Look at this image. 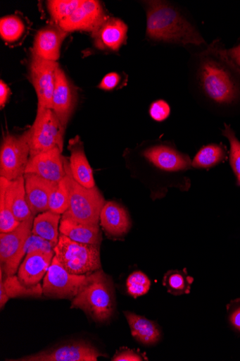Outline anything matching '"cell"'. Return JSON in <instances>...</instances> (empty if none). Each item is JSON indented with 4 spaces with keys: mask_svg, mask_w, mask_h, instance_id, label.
Masks as SVG:
<instances>
[{
    "mask_svg": "<svg viewBox=\"0 0 240 361\" xmlns=\"http://www.w3.org/2000/svg\"><path fill=\"white\" fill-rule=\"evenodd\" d=\"M147 35L156 41L194 45L204 43L196 29L175 9L160 1L148 3Z\"/></svg>",
    "mask_w": 240,
    "mask_h": 361,
    "instance_id": "obj_1",
    "label": "cell"
},
{
    "mask_svg": "<svg viewBox=\"0 0 240 361\" xmlns=\"http://www.w3.org/2000/svg\"><path fill=\"white\" fill-rule=\"evenodd\" d=\"M72 309H80L97 322L109 321L115 310V287L112 279L101 269L72 302Z\"/></svg>",
    "mask_w": 240,
    "mask_h": 361,
    "instance_id": "obj_2",
    "label": "cell"
},
{
    "mask_svg": "<svg viewBox=\"0 0 240 361\" xmlns=\"http://www.w3.org/2000/svg\"><path fill=\"white\" fill-rule=\"evenodd\" d=\"M63 163L70 188V207L63 215L79 222L99 226L101 209L106 203L104 197L96 186L87 188L74 178L70 159L63 157Z\"/></svg>",
    "mask_w": 240,
    "mask_h": 361,
    "instance_id": "obj_3",
    "label": "cell"
},
{
    "mask_svg": "<svg viewBox=\"0 0 240 361\" xmlns=\"http://www.w3.org/2000/svg\"><path fill=\"white\" fill-rule=\"evenodd\" d=\"M55 257L64 269L76 275H89L101 269L100 245L75 242L60 234Z\"/></svg>",
    "mask_w": 240,
    "mask_h": 361,
    "instance_id": "obj_4",
    "label": "cell"
},
{
    "mask_svg": "<svg viewBox=\"0 0 240 361\" xmlns=\"http://www.w3.org/2000/svg\"><path fill=\"white\" fill-rule=\"evenodd\" d=\"M65 129L52 109L39 107L37 118L28 130L30 157L55 148L63 151Z\"/></svg>",
    "mask_w": 240,
    "mask_h": 361,
    "instance_id": "obj_5",
    "label": "cell"
},
{
    "mask_svg": "<svg viewBox=\"0 0 240 361\" xmlns=\"http://www.w3.org/2000/svg\"><path fill=\"white\" fill-rule=\"evenodd\" d=\"M96 274L97 271L89 275L71 274L54 256L44 279V295L49 298L73 300L85 286L95 279Z\"/></svg>",
    "mask_w": 240,
    "mask_h": 361,
    "instance_id": "obj_6",
    "label": "cell"
},
{
    "mask_svg": "<svg viewBox=\"0 0 240 361\" xmlns=\"http://www.w3.org/2000/svg\"><path fill=\"white\" fill-rule=\"evenodd\" d=\"M30 153L28 130L5 137L0 150V177L13 181L24 176Z\"/></svg>",
    "mask_w": 240,
    "mask_h": 361,
    "instance_id": "obj_7",
    "label": "cell"
},
{
    "mask_svg": "<svg viewBox=\"0 0 240 361\" xmlns=\"http://www.w3.org/2000/svg\"><path fill=\"white\" fill-rule=\"evenodd\" d=\"M203 90L218 104H230L237 95V88L229 73L219 63L211 59L204 61L200 70Z\"/></svg>",
    "mask_w": 240,
    "mask_h": 361,
    "instance_id": "obj_8",
    "label": "cell"
},
{
    "mask_svg": "<svg viewBox=\"0 0 240 361\" xmlns=\"http://www.w3.org/2000/svg\"><path fill=\"white\" fill-rule=\"evenodd\" d=\"M101 356L107 357L99 352L91 344L86 342H74L61 345L41 351L36 354L26 355L15 361H97Z\"/></svg>",
    "mask_w": 240,
    "mask_h": 361,
    "instance_id": "obj_9",
    "label": "cell"
},
{
    "mask_svg": "<svg viewBox=\"0 0 240 361\" xmlns=\"http://www.w3.org/2000/svg\"><path fill=\"white\" fill-rule=\"evenodd\" d=\"M57 61L32 56L30 64V78L35 88L39 107L52 109Z\"/></svg>",
    "mask_w": 240,
    "mask_h": 361,
    "instance_id": "obj_10",
    "label": "cell"
},
{
    "mask_svg": "<svg viewBox=\"0 0 240 361\" xmlns=\"http://www.w3.org/2000/svg\"><path fill=\"white\" fill-rule=\"evenodd\" d=\"M108 18L99 1L83 0L81 6L71 16L58 25L67 32L78 30L93 32Z\"/></svg>",
    "mask_w": 240,
    "mask_h": 361,
    "instance_id": "obj_11",
    "label": "cell"
},
{
    "mask_svg": "<svg viewBox=\"0 0 240 361\" xmlns=\"http://www.w3.org/2000/svg\"><path fill=\"white\" fill-rule=\"evenodd\" d=\"M77 102L76 87L58 67L56 72L52 110L65 128L73 114Z\"/></svg>",
    "mask_w": 240,
    "mask_h": 361,
    "instance_id": "obj_12",
    "label": "cell"
},
{
    "mask_svg": "<svg viewBox=\"0 0 240 361\" xmlns=\"http://www.w3.org/2000/svg\"><path fill=\"white\" fill-rule=\"evenodd\" d=\"M61 153L62 150L55 148L30 157L25 173L35 174L56 183L60 182L66 176Z\"/></svg>",
    "mask_w": 240,
    "mask_h": 361,
    "instance_id": "obj_13",
    "label": "cell"
},
{
    "mask_svg": "<svg viewBox=\"0 0 240 361\" xmlns=\"http://www.w3.org/2000/svg\"><path fill=\"white\" fill-rule=\"evenodd\" d=\"M25 188L28 207L34 216L49 210L50 197L58 183L39 176L25 173Z\"/></svg>",
    "mask_w": 240,
    "mask_h": 361,
    "instance_id": "obj_14",
    "label": "cell"
},
{
    "mask_svg": "<svg viewBox=\"0 0 240 361\" xmlns=\"http://www.w3.org/2000/svg\"><path fill=\"white\" fill-rule=\"evenodd\" d=\"M54 256L55 251H34L27 254L18 269L20 281L27 286L40 283L46 276Z\"/></svg>",
    "mask_w": 240,
    "mask_h": 361,
    "instance_id": "obj_15",
    "label": "cell"
},
{
    "mask_svg": "<svg viewBox=\"0 0 240 361\" xmlns=\"http://www.w3.org/2000/svg\"><path fill=\"white\" fill-rule=\"evenodd\" d=\"M68 32L59 25H48L41 29L34 39L32 56L57 61L61 54V47Z\"/></svg>",
    "mask_w": 240,
    "mask_h": 361,
    "instance_id": "obj_16",
    "label": "cell"
},
{
    "mask_svg": "<svg viewBox=\"0 0 240 361\" xmlns=\"http://www.w3.org/2000/svg\"><path fill=\"white\" fill-rule=\"evenodd\" d=\"M35 216L20 222L12 232L0 234V261L1 268L7 267L23 249L32 234Z\"/></svg>",
    "mask_w": 240,
    "mask_h": 361,
    "instance_id": "obj_17",
    "label": "cell"
},
{
    "mask_svg": "<svg viewBox=\"0 0 240 361\" xmlns=\"http://www.w3.org/2000/svg\"><path fill=\"white\" fill-rule=\"evenodd\" d=\"M144 156L156 167L167 172L183 171L192 166L189 157L166 146L148 149Z\"/></svg>",
    "mask_w": 240,
    "mask_h": 361,
    "instance_id": "obj_18",
    "label": "cell"
},
{
    "mask_svg": "<svg viewBox=\"0 0 240 361\" xmlns=\"http://www.w3.org/2000/svg\"><path fill=\"white\" fill-rule=\"evenodd\" d=\"M127 26L120 19L108 18L92 32L94 44L99 49L118 51L127 38Z\"/></svg>",
    "mask_w": 240,
    "mask_h": 361,
    "instance_id": "obj_19",
    "label": "cell"
},
{
    "mask_svg": "<svg viewBox=\"0 0 240 361\" xmlns=\"http://www.w3.org/2000/svg\"><path fill=\"white\" fill-rule=\"evenodd\" d=\"M99 223L108 235L115 238L127 235L132 226L127 211L114 202H106L103 207Z\"/></svg>",
    "mask_w": 240,
    "mask_h": 361,
    "instance_id": "obj_20",
    "label": "cell"
},
{
    "mask_svg": "<svg viewBox=\"0 0 240 361\" xmlns=\"http://www.w3.org/2000/svg\"><path fill=\"white\" fill-rule=\"evenodd\" d=\"M71 152L70 165L74 178L82 185L91 188L96 186L93 171L85 154L84 145L79 136L70 141Z\"/></svg>",
    "mask_w": 240,
    "mask_h": 361,
    "instance_id": "obj_21",
    "label": "cell"
},
{
    "mask_svg": "<svg viewBox=\"0 0 240 361\" xmlns=\"http://www.w3.org/2000/svg\"><path fill=\"white\" fill-rule=\"evenodd\" d=\"M60 234L83 244L101 245L102 235L99 225H89L62 215L59 226Z\"/></svg>",
    "mask_w": 240,
    "mask_h": 361,
    "instance_id": "obj_22",
    "label": "cell"
},
{
    "mask_svg": "<svg viewBox=\"0 0 240 361\" xmlns=\"http://www.w3.org/2000/svg\"><path fill=\"white\" fill-rule=\"evenodd\" d=\"M132 337L145 345L158 343L161 338V331L154 321L131 312H124Z\"/></svg>",
    "mask_w": 240,
    "mask_h": 361,
    "instance_id": "obj_23",
    "label": "cell"
},
{
    "mask_svg": "<svg viewBox=\"0 0 240 361\" xmlns=\"http://www.w3.org/2000/svg\"><path fill=\"white\" fill-rule=\"evenodd\" d=\"M62 215L51 210L34 218L32 234L39 236L56 246L60 235L59 226Z\"/></svg>",
    "mask_w": 240,
    "mask_h": 361,
    "instance_id": "obj_24",
    "label": "cell"
},
{
    "mask_svg": "<svg viewBox=\"0 0 240 361\" xmlns=\"http://www.w3.org/2000/svg\"><path fill=\"white\" fill-rule=\"evenodd\" d=\"M7 194L13 213L19 221L22 222L34 216L27 202L24 176L9 182Z\"/></svg>",
    "mask_w": 240,
    "mask_h": 361,
    "instance_id": "obj_25",
    "label": "cell"
},
{
    "mask_svg": "<svg viewBox=\"0 0 240 361\" xmlns=\"http://www.w3.org/2000/svg\"><path fill=\"white\" fill-rule=\"evenodd\" d=\"M10 180L0 177V233H8L14 231L20 224L14 216L8 196L7 188Z\"/></svg>",
    "mask_w": 240,
    "mask_h": 361,
    "instance_id": "obj_26",
    "label": "cell"
},
{
    "mask_svg": "<svg viewBox=\"0 0 240 361\" xmlns=\"http://www.w3.org/2000/svg\"><path fill=\"white\" fill-rule=\"evenodd\" d=\"M193 282L194 279L188 274L186 269L169 271L163 278V286L175 296L189 293Z\"/></svg>",
    "mask_w": 240,
    "mask_h": 361,
    "instance_id": "obj_27",
    "label": "cell"
},
{
    "mask_svg": "<svg viewBox=\"0 0 240 361\" xmlns=\"http://www.w3.org/2000/svg\"><path fill=\"white\" fill-rule=\"evenodd\" d=\"M4 285L10 299L20 298H39L44 295L43 286L41 283L27 286L15 275L5 278Z\"/></svg>",
    "mask_w": 240,
    "mask_h": 361,
    "instance_id": "obj_28",
    "label": "cell"
},
{
    "mask_svg": "<svg viewBox=\"0 0 240 361\" xmlns=\"http://www.w3.org/2000/svg\"><path fill=\"white\" fill-rule=\"evenodd\" d=\"M225 157L224 148L217 145L203 147L197 153L192 162L195 169H209L217 165Z\"/></svg>",
    "mask_w": 240,
    "mask_h": 361,
    "instance_id": "obj_29",
    "label": "cell"
},
{
    "mask_svg": "<svg viewBox=\"0 0 240 361\" xmlns=\"http://www.w3.org/2000/svg\"><path fill=\"white\" fill-rule=\"evenodd\" d=\"M25 25L16 16H8L0 20V35L4 42L15 43L23 35Z\"/></svg>",
    "mask_w": 240,
    "mask_h": 361,
    "instance_id": "obj_30",
    "label": "cell"
},
{
    "mask_svg": "<svg viewBox=\"0 0 240 361\" xmlns=\"http://www.w3.org/2000/svg\"><path fill=\"white\" fill-rule=\"evenodd\" d=\"M70 207V188L67 177L63 178L52 192L49 200V210L63 215Z\"/></svg>",
    "mask_w": 240,
    "mask_h": 361,
    "instance_id": "obj_31",
    "label": "cell"
},
{
    "mask_svg": "<svg viewBox=\"0 0 240 361\" xmlns=\"http://www.w3.org/2000/svg\"><path fill=\"white\" fill-rule=\"evenodd\" d=\"M83 0H51L47 2L49 12L58 24L71 16L81 6Z\"/></svg>",
    "mask_w": 240,
    "mask_h": 361,
    "instance_id": "obj_32",
    "label": "cell"
},
{
    "mask_svg": "<svg viewBox=\"0 0 240 361\" xmlns=\"http://www.w3.org/2000/svg\"><path fill=\"white\" fill-rule=\"evenodd\" d=\"M151 286L149 278L141 271L132 273L126 281L127 291L133 298H138L146 295L149 291Z\"/></svg>",
    "mask_w": 240,
    "mask_h": 361,
    "instance_id": "obj_33",
    "label": "cell"
},
{
    "mask_svg": "<svg viewBox=\"0 0 240 361\" xmlns=\"http://www.w3.org/2000/svg\"><path fill=\"white\" fill-rule=\"evenodd\" d=\"M222 133L229 141L230 164L240 185V142L236 139L234 131L229 126L225 125V128L223 130Z\"/></svg>",
    "mask_w": 240,
    "mask_h": 361,
    "instance_id": "obj_34",
    "label": "cell"
},
{
    "mask_svg": "<svg viewBox=\"0 0 240 361\" xmlns=\"http://www.w3.org/2000/svg\"><path fill=\"white\" fill-rule=\"evenodd\" d=\"M227 315L232 330L240 336V298L232 300L227 305Z\"/></svg>",
    "mask_w": 240,
    "mask_h": 361,
    "instance_id": "obj_35",
    "label": "cell"
},
{
    "mask_svg": "<svg viewBox=\"0 0 240 361\" xmlns=\"http://www.w3.org/2000/svg\"><path fill=\"white\" fill-rule=\"evenodd\" d=\"M170 114L169 105L164 101L160 100L154 102L150 109V114L156 121L165 120Z\"/></svg>",
    "mask_w": 240,
    "mask_h": 361,
    "instance_id": "obj_36",
    "label": "cell"
},
{
    "mask_svg": "<svg viewBox=\"0 0 240 361\" xmlns=\"http://www.w3.org/2000/svg\"><path fill=\"white\" fill-rule=\"evenodd\" d=\"M147 358L139 351L121 348L112 358L113 361H142Z\"/></svg>",
    "mask_w": 240,
    "mask_h": 361,
    "instance_id": "obj_37",
    "label": "cell"
},
{
    "mask_svg": "<svg viewBox=\"0 0 240 361\" xmlns=\"http://www.w3.org/2000/svg\"><path fill=\"white\" fill-rule=\"evenodd\" d=\"M120 81V76L116 73L108 74L102 79L98 87L103 90H112L115 89Z\"/></svg>",
    "mask_w": 240,
    "mask_h": 361,
    "instance_id": "obj_38",
    "label": "cell"
},
{
    "mask_svg": "<svg viewBox=\"0 0 240 361\" xmlns=\"http://www.w3.org/2000/svg\"><path fill=\"white\" fill-rule=\"evenodd\" d=\"M4 275V273L1 269H0V309H1V310H4L10 300L5 288Z\"/></svg>",
    "mask_w": 240,
    "mask_h": 361,
    "instance_id": "obj_39",
    "label": "cell"
},
{
    "mask_svg": "<svg viewBox=\"0 0 240 361\" xmlns=\"http://www.w3.org/2000/svg\"><path fill=\"white\" fill-rule=\"evenodd\" d=\"M10 87L3 81H0V107L4 109L11 96Z\"/></svg>",
    "mask_w": 240,
    "mask_h": 361,
    "instance_id": "obj_40",
    "label": "cell"
},
{
    "mask_svg": "<svg viewBox=\"0 0 240 361\" xmlns=\"http://www.w3.org/2000/svg\"><path fill=\"white\" fill-rule=\"evenodd\" d=\"M228 54L240 67V45L230 49Z\"/></svg>",
    "mask_w": 240,
    "mask_h": 361,
    "instance_id": "obj_41",
    "label": "cell"
}]
</instances>
